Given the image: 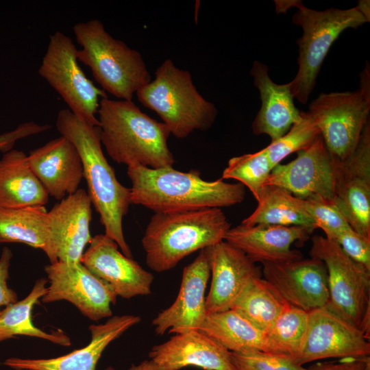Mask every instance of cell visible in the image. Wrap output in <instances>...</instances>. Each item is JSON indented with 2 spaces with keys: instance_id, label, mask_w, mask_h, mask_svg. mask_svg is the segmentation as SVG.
Instances as JSON below:
<instances>
[{
  "instance_id": "obj_1",
  "label": "cell",
  "mask_w": 370,
  "mask_h": 370,
  "mask_svg": "<svg viewBox=\"0 0 370 370\" xmlns=\"http://www.w3.org/2000/svg\"><path fill=\"white\" fill-rule=\"evenodd\" d=\"M127 174L132 183V204L154 213L230 207L241 203L245 195L241 183L231 184L221 178L207 181L197 171L132 165L127 166Z\"/></svg>"
},
{
  "instance_id": "obj_2",
  "label": "cell",
  "mask_w": 370,
  "mask_h": 370,
  "mask_svg": "<svg viewBox=\"0 0 370 370\" xmlns=\"http://www.w3.org/2000/svg\"><path fill=\"white\" fill-rule=\"evenodd\" d=\"M56 126L61 136L71 141L79 153L88 194L100 216L105 234L116 243L125 256L132 258L122 226L123 217L132 204L130 188L119 182L106 160L99 126L88 125L69 109L58 112Z\"/></svg>"
},
{
  "instance_id": "obj_3",
  "label": "cell",
  "mask_w": 370,
  "mask_h": 370,
  "mask_svg": "<svg viewBox=\"0 0 370 370\" xmlns=\"http://www.w3.org/2000/svg\"><path fill=\"white\" fill-rule=\"evenodd\" d=\"M97 114L101 145L114 162L151 169L173 166L169 128L132 101L103 98Z\"/></svg>"
},
{
  "instance_id": "obj_4",
  "label": "cell",
  "mask_w": 370,
  "mask_h": 370,
  "mask_svg": "<svg viewBox=\"0 0 370 370\" xmlns=\"http://www.w3.org/2000/svg\"><path fill=\"white\" fill-rule=\"evenodd\" d=\"M230 228L221 208L154 213L141 240L146 264L156 272L171 270L188 255L223 241Z\"/></svg>"
},
{
  "instance_id": "obj_5",
  "label": "cell",
  "mask_w": 370,
  "mask_h": 370,
  "mask_svg": "<svg viewBox=\"0 0 370 370\" xmlns=\"http://www.w3.org/2000/svg\"><path fill=\"white\" fill-rule=\"evenodd\" d=\"M73 32L81 49L79 62L90 68L106 92L132 101L134 94L151 82V75L140 53L112 37L98 19L79 22Z\"/></svg>"
},
{
  "instance_id": "obj_6",
  "label": "cell",
  "mask_w": 370,
  "mask_h": 370,
  "mask_svg": "<svg viewBox=\"0 0 370 370\" xmlns=\"http://www.w3.org/2000/svg\"><path fill=\"white\" fill-rule=\"evenodd\" d=\"M145 107L154 111L178 138L195 130H208L218 111L193 84L191 74L177 68L171 59L157 68L155 78L136 92Z\"/></svg>"
},
{
  "instance_id": "obj_7",
  "label": "cell",
  "mask_w": 370,
  "mask_h": 370,
  "mask_svg": "<svg viewBox=\"0 0 370 370\" xmlns=\"http://www.w3.org/2000/svg\"><path fill=\"white\" fill-rule=\"evenodd\" d=\"M292 5L298 8L293 16V23L302 28L303 34L297 40L298 71L290 82L291 90L293 98L305 104L333 42L346 29L357 28L369 21L357 7L318 11L306 8L301 1H294Z\"/></svg>"
},
{
  "instance_id": "obj_8",
  "label": "cell",
  "mask_w": 370,
  "mask_h": 370,
  "mask_svg": "<svg viewBox=\"0 0 370 370\" xmlns=\"http://www.w3.org/2000/svg\"><path fill=\"white\" fill-rule=\"evenodd\" d=\"M310 255L327 268L330 291L327 308L370 338V271L325 236L312 238Z\"/></svg>"
},
{
  "instance_id": "obj_9",
  "label": "cell",
  "mask_w": 370,
  "mask_h": 370,
  "mask_svg": "<svg viewBox=\"0 0 370 370\" xmlns=\"http://www.w3.org/2000/svg\"><path fill=\"white\" fill-rule=\"evenodd\" d=\"M77 50L71 37L56 31L49 36L38 73L77 118L99 126L96 114L100 100L108 97L107 93L86 77L79 64Z\"/></svg>"
},
{
  "instance_id": "obj_10",
  "label": "cell",
  "mask_w": 370,
  "mask_h": 370,
  "mask_svg": "<svg viewBox=\"0 0 370 370\" xmlns=\"http://www.w3.org/2000/svg\"><path fill=\"white\" fill-rule=\"evenodd\" d=\"M370 96L360 90L321 93L307 111L315 121L325 145L339 160L356 148L369 121Z\"/></svg>"
},
{
  "instance_id": "obj_11",
  "label": "cell",
  "mask_w": 370,
  "mask_h": 370,
  "mask_svg": "<svg viewBox=\"0 0 370 370\" xmlns=\"http://www.w3.org/2000/svg\"><path fill=\"white\" fill-rule=\"evenodd\" d=\"M49 283L44 303L65 300L92 321L111 317V304L117 295L113 288L81 262H57L45 267Z\"/></svg>"
},
{
  "instance_id": "obj_12",
  "label": "cell",
  "mask_w": 370,
  "mask_h": 370,
  "mask_svg": "<svg viewBox=\"0 0 370 370\" xmlns=\"http://www.w3.org/2000/svg\"><path fill=\"white\" fill-rule=\"evenodd\" d=\"M369 337L328 308L308 312V328L299 365L326 358L370 356Z\"/></svg>"
},
{
  "instance_id": "obj_13",
  "label": "cell",
  "mask_w": 370,
  "mask_h": 370,
  "mask_svg": "<svg viewBox=\"0 0 370 370\" xmlns=\"http://www.w3.org/2000/svg\"><path fill=\"white\" fill-rule=\"evenodd\" d=\"M337 162L319 135L309 147L299 151L295 160L274 166L264 186H278L300 198L334 199Z\"/></svg>"
},
{
  "instance_id": "obj_14",
  "label": "cell",
  "mask_w": 370,
  "mask_h": 370,
  "mask_svg": "<svg viewBox=\"0 0 370 370\" xmlns=\"http://www.w3.org/2000/svg\"><path fill=\"white\" fill-rule=\"evenodd\" d=\"M334 201L350 227L370 238V123L354 152L338 160Z\"/></svg>"
},
{
  "instance_id": "obj_15",
  "label": "cell",
  "mask_w": 370,
  "mask_h": 370,
  "mask_svg": "<svg viewBox=\"0 0 370 370\" xmlns=\"http://www.w3.org/2000/svg\"><path fill=\"white\" fill-rule=\"evenodd\" d=\"M91 206L88 192L79 188L48 211V241L45 253L51 264L81 262L84 248L92 238Z\"/></svg>"
},
{
  "instance_id": "obj_16",
  "label": "cell",
  "mask_w": 370,
  "mask_h": 370,
  "mask_svg": "<svg viewBox=\"0 0 370 370\" xmlns=\"http://www.w3.org/2000/svg\"><path fill=\"white\" fill-rule=\"evenodd\" d=\"M266 280L291 306L308 312L325 308L330 301L325 264L310 258L287 262H262Z\"/></svg>"
},
{
  "instance_id": "obj_17",
  "label": "cell",
  "mask_w": 370,
  "mask_h": 370,
  "mask_svg": "<svg viewBox=\"0 0 370 370\" xmlns=\"http://www.w3.org/2000/svg\"><path fill=\"white\" fill-rule=\"evenodd\" d=\"M210 247L199 251L183 269L180 287L173 303L153 319L155 333L161 336L199 330L207 313L206 290L210 276Z\"/></svg>"
},
{
  "instance_id": "obj_18",
  "label": "cell",
  "mask_w": 370,
  "mask_h": 370,
  "mask_svg": "<svg viewBox=\"0 0 370 370\" xmlns=\"http://www.w3.org/2000/svg\"><path fill=\"white\" fill-rule=\"evenodd\" d=\"M80 262L106 282L117 296L130 299L151 293L153 274L125 256L116 243L105 234L92 237Z\"/></svg>"
},
{
  "instance_id": "obj_19",
  "label": "cell",
  "mask_w": 370,
  "mask_h": 370,
  "mask_svg": "<svg viewBox=\"0 0 370 370\" xmlns=\"http://www.w3.org/2000/svg\"><path fill=\"white\" fill-rule=\"evenodd\" d=\"M149 356L156 370H180L188 366L204 370H235L232 352L200 330L175 334L153 346Z\"/></svg>"
},
{
  "instance_id": "obj_20",
  "label": "cell",
  "mask_w": 370,
  "mask_h": 370,
  "mask_svg": "<svg viewBox=\"0 0 370 370\" xmlns=\"http://www.w3.org/2000/svg\"><path fill=\"white\" fill-rule=\"evenodd\" d=\"M312 232L301 226L240 224L230 228L224 241L243 251L254 262H287L304 258L292 249L296 241H305Z\"/></svg>"
},
{
  "instance_id": "obj_21",
  "label": "cell",
  "mask_w": 370,
  "mask_h": 370,
  "mask_svg": "<svg viewBox=\"0 0 370 370\" xmlns=\"http://www.w3.org/2000/svg\"><path fill=\"white\" fill-rule=\"evenodd\" d=\"M29 165L49 196L57 200L75 193L84 178L79 153L63 136L29 152Z\"/></svg>"
},
{
  "instance_id": "obj_22",
  "label": "cell",
  "mask_w": 370,
  "mask_h": 370,
  "mask_svg": "<svg viewBox=\"0 0 370 370\" xmlns=\"http://www.w3.org/2000/svg\"><path fill=\"white\" fill-rule=\"evenodd\" d=\"M210 286L206 297L207 314L230 309L234 300L260 269L243 251L225 241L210 247Z\"/></svg>"
},
{
  "instance_id": "obj_23",
  "label": "cell",
  "mask_w": 370,
  "mask_h": 370,
  "mask_svg": "<svg viewBox=\"0 0 370 370\" xmlns=\"http://www.w3.org/2000/svg\"><path fill=\"white\" fill-rule=\"evenodd\" d=\"M140 321L135 315L111 317L104 323L89 326L90 341L81 349L52 358H10L3 365L16 370H96L106 347Z\"/></svg>"
},
{
  "instance_id": "obj_24",
  "label": "cell",
  "mask_w": 370,
  "mask_h": 370,
  "mask_svg": "<svg viewBox=\"0 0 370 370\" xmlns=\"http://www.w3.org/2000/svg\"><path fill=\"white\" fill-rule=\"evenodd\" d=\"M250 75L259 90L262 103L252 122V132L256 135L266 134L274 141L300 120L301 111L294 104L290 82L278 84L273 82L267 65L254 61Z\"/></svg>"
},
{
  "instance_id": "obj_25",
  "label": "cell",
  "mask_w": 370,
  "mask_h": 370,
  "mask_svg": "<svg viewBox=\"0 0 370 370\" xmlns=\"http://www.w3.org/2000/svg\"><path fill=\"white\" fill-rule=\"evenodd\" d=\"M49 195L32 172L27 155L12 149L0 159V209L45 206Z\"/></svg>"
},
{
  "instance_id": "obj_26",
  "label": "cell",
  "mask_w": 370,
  "mask_h": 370,
  "mask_svg": "<svg viewBox=\"0 0 370 370\" xmlns=\"http://www.w3.org/2000/svg\"><path fill=\"white\" fill-rule=\"evenodd\" d=\"M254 212L241 223L247 226L257 224L301 226L312 233L317 229L314 221L301 206L299 197L275 186H266L257 201Z\"/></svg>"
},
{
  "instance_id": "obj_27",
  "label": "cell",
  "mask_w": 370,
  "mask_h": 370,
  "mask_svg": "<svg viewBox=\"0 0 370 370\" xmlns=\"http://www.w3.org/2000/svg\"><path fill=\"white\" fill-rule=\"evenodd\" d=\"M199 330L231 352H264V333L233 309L207 314Z\"/></svg>"
},
{
  "instance_id": "obj_28",
  "label": "cell",
  "mask_w": 370,
  "mask_h": 370,
  "mask_svg": "<svg viewBox=\"0 0 370 370\" xmlns=\"http://www.w3.org/2000/svg\"><path fill=\"white\" fill-rule=\"evenodd\" d=\"M289 304L264 278L249 280L231 306L263 333H267Z\"/></svg>"
},
{
  "instance_id": "obj_29",
  "label": "cell",
  "mask_w": 370,
  "mask_h": 370,
  "mask_svg": "<svg viewBox=\"0 0 370 370\" xmlns=\"http://www.w3.org/2000/svg\"><path fill=\"white\" fill-rule=\"evenodd\" d=\"M48 280H36L29 295L21 301L6 306L0 312V342L16 335H25L49 341L62 346L71 345L70 338L62 332H46L35 326L32 320L34 306L46 293Z\"/></svg>"
},
{
  "instance_id": "obj_30",
  "label": "cell",
  "mask_w": 370,
  "mask_h": 370,
  "mask_svg": "<svg viewBox=\"0 0 370 370\" xmlns=\"http://www.w3.org/2000/svg\"><path fill=\"white\" fill-rule=\"evenodd\" d=\"M48 211L45 206L0 209V243H21L47 249Z\"/></svg>"
},
{
  "instance_id": "obj_31",
  "label": "cell",
  "mask_w": 370,
  "mask_h": 370,
  "mask_svg": "<svg viewBox=\"0 0 370 370\" xmlns=\"http://www.w3.org/2000/svg\"><path fill=\"white\" fill-rule=\"evenodd\" d=\"M308 324V312L288 305L264 334V352L293 361L301 349Z\"/></svg>"
},
{
  "instance_id": "obj_32",
  "label": "cell",
  "mask_w": 370,
  "mask_h": 370,
  "mask_svg": "<svg viewBox=\"0 0 370 370\" xmlns=\"http://www.w3.org/2000/svg\"><path fill=\"white\" fill-rule=\"evenodd\" d=\"M271 166L264 149L251 153L233 157L223 170L221 179H234L248 188L258 201L271 173Z\"/></svg>"
},
{
  "instance_id": "obj_33",
  "label": "cell",
  "mask_w": 370,
  "mask_h": 370,
  "mask_svg": "<svg viewBox=\"0 0 370 370\" xmlns=\"http://www.w3.org/2000/svg\"><path fill=\"white\" fill-rule=\"evenodd\" d=\"M319 135V129L311 115L301 111L300 120L264 148L273 168L290 154L309 147Z\"/></svg>"
},
{
  "instance_id": "obj_34",
  "label": "cell",
  "mask_w": 370,
  "mask_h": 370,
  "mask_svg": "<svg viewBox=\"0 0 370 370\" xmlns=\"http://www.w3.org/2000/svg\"><path fill=\"white\" fill-rule=\"evenodd\" d=\"M299 201L316 228L322 230L326 238L334 240L341 231L350 226L334 199L312 196L299 197Z\"/></svg>"
},
{
  "instance_id": "obj_35",
  "label": "cell",
  "mask_w": 370,
  "mask_h": 370,
  "mask_svg": "<svg viewBox=\"0 0 370 370\" xmlns=\"http://www.w3.org/2000/svg\"><path fill=\"white\" fill-rule=\"evenodd\" d=\"M235 370H308L291 358L260 351L232 352Z\"/></svg>"
},
{
  "instance_id": "obj_36",
  "label": "cell",
  "mask_w": 370,
  "mask_h": 370,
  "mask_svg": "<svg viewBox=\"0 0 370 370\" xmlns=\"http://www.w3.org/2000/svg\"><path fill=\"white\" fill-rule=\"evenodd\" d=\"M334 241L352 260L370 271V238L349 226L341 231Z\"/></svg>"
},
{
  "instance_id": "obj_37",
  "label": "cell",
  "mask_w": 370,
  "mask_h": 370,
  "mask_svg": "<svg viewBox=\"0 0 370 370\" xmlns=\"http://www.w3.org/2000/svg\"><path fill=\"white\" fill-rule=\"evenodd\" d=\"M50 128L49 124L40 125L34 121L21 123L15 129L0 134V151L6 153L13 149L18 140L45 132Z\"/></svg>"
},
{
  "instance_id": "obj_38",
  "label": "cell",
  "mask_w": 370,
  "mask_h": 370,
  "mask_svg": "<svg viewBox=\"0 0 370 370\" xmlns=\"http://www.w3.org/2000/svg\"><path fill=\"white\" fill-rule=\"evenodd\" d=\"M12 257L11 250L3 247L0 257V308L8 306L17 301V295L14 291L8 286L9 268ZM1 312V310H0Z\"/></svg>"
},
{
  "instance_id": "obj_39",
  "label": "cell",
  "mask_w": 370,
  "mask_h": 370,
  "mask_svg": "<svg viewBox=\"0 0 370 370\" xmlns=\"http://www.w3.org/2000/svg\"><path fill=\"white\" fill-rule=\"evenodd\" d=\"M308 370H370V356L340 359L338 362H319Z\"/></svg>"
},
{
  "instance_id": "obj_40",
  "label": "cell",
  "mask_w": 370,
  "mask_h": 370,
  "mask_svg": "<svg viewBox=\"0 0 370 370\" xmlns=\"http://www.w3.org/2000/svg\"><path fill=\"white\" fill-rule=\"evenodd\" d=\"M105 370H116L111 367H108ZM127 370H156L154 363L150 360H144L138 365H132Z\"/></svg>"
},
{
  "instance_id": "obj_41",
  "label": "cell",
  "mask_w": 370,
  "mask_h": 370,
  "mask_svg": "<svg viewBox=\"0 0 370 370\" xmlns=\"http://www.w3.org/2000/svg\"><path fill=\"white\" fill-rule=\"evenodd\" d=\"M369 5L370 3L369 0H362L358 1V5L356 6L358 10L369 21L370 19Z\"/></svg>"
}]
</instances>
